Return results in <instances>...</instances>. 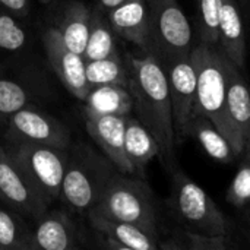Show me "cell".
Listing matches in <instances>:
<instances>
[{
  "instance_id": "cell-12",
  "label": "cell",
  "mask_w": 250,
  "mask_h": 250,
  "mask_svg": "<svg viewBox=\"0 0 250 250\" xmlns=\"http://www.w3.org/2000/svg\"><path fill=\"white\" fill-rule=\"evenodd\" d=\"M42 44L47 59L57 78L62 81V83L72 95L83 101L86 94L89 92L83 57L72 51L63 42L57 28H47L44 31Z\"/></svg>"
},
{
  "instance_id": "cell-23",
  "label": "cell",
  "mask_w": 250,
  "mask_h": 250,
  "mask_svg": "<svg viewBox=\"0 0 250 250\" xmlns=\"http://www.w3.org/2000/svg\"><path fill=\"white\" fill-rule=\"evenodd\" d=\"M85 75L89 89L101 85H122L129 88V69L119 53L85 62Z\"/></svg>"
},
{
  "instance_id": "cell-28",
  "label": "cell",
  "mask_w": 250,
  "mask_h": 250,
  "mask_svg": "<svg viewBox=\"0 0 250 250\" xmlns=\"http://www.w3.org/2000/svg\"><path fill=\"white\" fill-rule=\"evenodd\" d=\"M7 7L0 4V50L18 51L26 44V32Z\"/></svg>"
},
{
  "instance_id": "cell-34",
  "label": "cell",
  "mask_w": 250,
  "mask_h": 250,
  "mask_svg": "<svg viewBox=\"0 0 250 250\" xmlns=\"http://www.w3.org/2000/svg\"><path fill=\"white\" fill-rule=\"evenodd\" d=\"M246 209H248V214H249V220H250V205L246 208Z\"/></svg>"
},
{
  "instance_id": "cell-13",
  "label": "cell",
  "mask_w": 250,
  "mask_h": 250,
  "mask_svg": "<svg viewBox=\"0 0 250 250\" xmlns=\"http://www.w3.org/2000/svg\"><path fill=\"white\" fill-rule=\"evenodd\" d=\"M85 125L89 136L100 146L111 164L125 174H135L133 167L125 151V129L127 116L94 114L83 111Z\"/></svg>"
},
{
  "instance_id": "cell-11",
  "label": "cell",
  "mask_w": 250,
  "mask_h": 250,
  "mask_svg": "<svg viewBox=\"0 0 250 250\" xmlns=\"http://www.w3.org/2000/svg\"><path fill=\"white\" fill-rule=\"evenodd\" d=\"M227 100L226 114L230 127V142L239 158L250 133V83L243 70L226 56Z\"/></svg>"
},
{
  "instance_id": "cell-14",
  "label": "cell",
  "mask_w": 250,
  "mask_h": 250,
  "mask_svg": "<svg viewBox=\"0 0 250 250\" xmlns=\"http://www.w3.org/2000/svg\"><path fill=\"white\" fill-rule=\"evenodd\" d=\"M92 229L98 233L103 246L113 250H158L161 239L144 229L101 215L88 214Z\"/></svg>"
},
{
  "instance_id": "cell-27",
  "label": "cell",
  "mask_w": 250,
  "mask_h": 250,
  "mask_svg": "<svg viewBox=\"0 0 250 250\" xmlns=\"http://www.w3.org/2000/svg\"><path fill=\"white\" fill-rule=\"evenodd\" d=\"M199 41L218 47V22L221 0H196Z\"/></svg>"
},
{
  "instance_id": "cell-20",
  "label": "cell",
  "mask_w": 250,
  "mask_h": 250,
  "mask_svg": "<svg viewBox=\"0 0 250 250\" xmlns=\"http://www.w3.org/2000/svg\"><path fill=\"white\" fill-rule=\"evenodd\" d=\"M189 135L201 144L204 151L212 160L223 164H231L237 160V155L230 141L207 116L195 114L190 123Z\"/></svg>"
},
{
  "instance_id": "cell-18",
  "label": "cell",
  "mask_w": 250,
  "mask_h": 250,
  "mask_svg": "<svg viewBox=\"0 0 250 250\" xmlns=\"http://www.w3.org/2000/svg\"><path fill=\"white\" fill-rule=\"evenodd\" d=\"M125 151L133 167V173L138 177L145 179L148 164L160 157V145L148 127L130 114L126 117L125 129Z\"/></svg>"
},
{
  "instance_id": "cell-32",
  "label": "cell",
  "mask_w": 250,
  "mask_h": 250,
  "mask_svg": "<svg viewBox=\"0 0 250 250\" xmlns=\"http://www.w3.org/2000/svg\"><path fill=\"white\" fill-rule=\"evenodd\" d=\"M246 146L250 149V133H249V138H248V144H246Z\"/></svg>"
},
{
  "instance_id": "cell-2",
  "label": "cell",
  "mask_w": 250,
  "mask_h": 250,
  "mask_svg": "<svg viewBox=\"0 0 250 250\" xmlns=\"http://www.w3.org/2000/svg\"><path fill=\"white\" fill-rule=\"evenodd\" d=\"M135 224L160 237V215L152 190L142 177L116 171L97 205L88 212Z\"/></svg>"
},
{
  "instance_id": "cell-8",
  "label": "cell",
  "mask_w": 250,
  "mask_h": 250,
  "mask_svg": "<svg viewBox=\"0 0 250 250\" xmlns=\"http://www.w3.org/2000/svg\"><path fill=\"white\" fill-rule=\"evenodd\" d=\"M0 201L15 212L34 220L48 211L51 204L4 146H0Z\"/></svg>"
},
{
  "instance_id": "cell-4",
  "label": "cell",
  "mask_w": 250,
  "mask_h": 250,
  "mask_svg": "<svg viewBox=\"0 0 250 250\" xmlns=\"http://www.w3.org/2000/svg\"><path fill=\"white\" fill-rule=\"evenodd\" d=\"M168 171L171 179L167 204L179 226L207 236H227V220L208 192L179 166Z\"/></svg>"
},
{
  "instance_id": "cell-7",
  "label": "cell",
  "mask_w": 250,
  "mask_h": 250,
  "mask_svg": "<svg viewBox=\"0 0 250 250\" xmlns=\"http://www.w3.org/2000/svg\"><path fill=\"white\" fill-rule=\"evenodd\" d=\"M3 146L51 202L60 199L67 149L15 141Z\"/></svg>"
},
{
  "instance_id": "cell-29",
  "label": "cell",
  "mask_w": 250,
  "mask_h": 250,
  "mask_svg": "<svg viewBox=\"0 0 250 250\" xmlns=\"http://www.w3.org/2000/svg\"><path fill=\"white\" fill-rule=\"evenodd\" d=\"M28 91L19 82L0 76V116L7 117L26 107Z\"/></svg>"
},
{
  "instance_id": "cell-15",
  "label": "cell",
  "mask_w": 250,
  "mask_h": 250,
  "mask_svg": "<svg viewBox=\"0 0 250 250\" xmlns=\"http://www.w3.org/2000/svg\"><path fill=\"white\" fill-rule=\"evenodd\" d=\"M218 47L242 70L246 67V32L237 0H221L218 22Z\"/></svg>"
},
{
  "instance_id": "cell-6",
  "label": "cell",
  "mask_w": 250,
  "mask_h": 250,
  "mask_svg": "<svg viewBox=\"0 0 250 250\" xmlns=\"http://www.w3.org/2000/svg\"><path fill=\"white\" fill-rule=\"evenodd\" d=\"M149 37L145 53L160 62L189 57L195 45L192 25L177 0H146Z\"/></svg>"
},
{
  "instance_id": "cell-24",
  "label": "cell",
  "mask_w": 250,
  "mask_h": 250,
  "mask_svg": "<svg viewBox=\"0 0 250 250\" xmlns=\"http://www.w3.org/2000/svg\"><path fill=\"white\" fill-rule=\"evenodd\" d=\"M0 248L10 250H34L32 230L22 215L10 208L0 207Z\"/></svg>"
},
{
  "instance_id": "cell-25",
  "label": "cell",
  "mask_w": 250,
  "mask_h": 250,
  "mask_svg": "<svg viewBox=\"0 0 250 250\" xmlns=\"http://www.w3.org/2000/svg\"><path fill=\"white\" fill-rule=\"evenodd\" d=\"M233 248L227 236H207L179 227L170 239L160 243L161 250H229Z\"/></svg>"
},
{
  "instance_id": "cell-3",
  "label": "cell",
  "mask_w": 250,
  "mask_h": 250,
  "mask_svg": "<svg viewBox=\"0 0 250 250\" xmlns=\"http://www.w3.org/2000/svg\"><path fill=\"white\" fill-rule=\"evenodd\" d=\"M116 171L119 170L105 155L79 144L67 152L60 199L76 212H89Z\"/></svg>"
},
{
  "instance_id": "cell-19",
  "label": "cell",
  "mask_w": 250,
  "mask_h": 250,
  "mask_svg": "<svg viewBox=\"0 0 250 250\" xmlns=\"http://www.w3.org/2000/svg\"><path fill=\"white\" fill-rule=\"evenodd\" d=\"M83 111L94 114L129 116L133 111V97L127 86L101 85L94 86L86 94Z\"/></svg>"
},
{
  "instance_id": "cell-35",
  "label": "cell",
  "mask_w": 250,
  "mask_h": 250,
  "mask_svg": "<svg viewBox=\"0 0 250 250\" xmlns=\"http://www.w3.org/2000/svg\"><path fill=\"white\" fill-rule=\"evenodd\" d=\"M0 250H1V248H0Z\"/></svg>"
},
{
  "instance_id": "cell-22",
  "label": "cell",
  "mask_w": 250,
  "mask_h": 250,
  "mask_svg": "<svg viewBox=\"0 0 250 250\" xmlns=\"http://www.w3.org/2000/svg\"><path fill=\"white\" fill-rule=\"evenodd\" d=\"M116 32L113 31L108 18H105L101 12H91V23L88 41L83 50V60L91 62L97 59H104L119 53L116 44Z\"/></svg>"
},
{
  "instance_id": "cell-30",
  "label": "cell",
  "mask_w": 250,
  "mask_h": 250,
  "mask_svg": "<svg viewBox=\"0 0 250 250\" xmlns=\"http://www.w3.org/2000/svg\"><path fill=\"white\" fill-rule=\"evenodd\" d=\"M0 4L7 7L16 16H26L29 10L28 0H0Z\"/></svg>"
},
{
  "instance_id": "cell-21",
  "label": "cell",
  "mask_w": 250,
  "mask_h": 250,
  "mask_svg": "<svg viewBox=\"0 0 250 250\" xmlns=\"http://www.w3.org/2000/svg\"><path fill=\"white\" fill-rule=\"evenodd\" d=\"M89 23H91V10L79 3L73 1L64 10L63 19L59 25V32L63 42L75 53L83 54L88 34H89Z\"/></svg>"
},
{
  "instance_id": "cell-33",
  "label": "cell",
  "mask_w": 250,
  "mask_h": 250,
  "mask_svg": "<svg viewBox=\"0 0 250 250\" xmlns=\"http://www.w3.org/2000/svg\"><path fill=\"white\" fill-rule=\"evenodd\" d=\"M40 1H41V3H44V4H47V3H50L51 0H40Z\"/></svg>"
},
{
  "instance_id": "cell-1",
  "label": "cell",
  "mask_w": 250,
  "mask_h": 250,
  "mask_svg": "<svg viewBox=\"0 0 250 250\" xmlns=\"http://www.w3.org/2000/svg\"><path fill=\"white\" fill-rule=\"evenodd\" d=\"M129 89L136 117L148 127L160 145V158L167 170L177 166L173 110L166 70L149 53L127 56Z\"/></svg>"
},
{
  "instance_id": "cell-9",
  "label": "cell",
  "mask_w": 250,
  "mask_h": 250,
  "mask_svg": "<svg viewBox=\"0 0 250 250\" xmlns=\"http://www.w3.org/2000/svg\"><path fill=\"white\" fill-rule=\"evenodd\" d=\"M170 91L176 145L190 138V123L196 114V72L189 57L161 62Z\"/></svg>"
},
{
  "instance_id": "cell-10",
  "label": "cell",
  "mask_w": 250,
  "mask_h": 250,
  "mask_svg": "<svg viewBox=\"0 0 250 250\" xmlns=\"http://www.w3.org/2000/svg\"><path fill=\"white\" fill-rule=\"evenodd\" d=\"M7 138L15 142L45 145L59 149L70 146V133L63 123L41 110L29 107H23L9 116Z\"/></svg>"
},
{
  "instance_id": "cell-16",
  "label": "cell",
  "mask_w": 250,
  "mask_h": 250,
  "mask_svg": "<svg viewBox=\"0 0 250 250\" xmlns=\"http://www.w3.org/2000/svg\"><path fill=\"white\" fill-rule=\"evenodd\" d=\"M108 22L116 35L138 45L144 53L149 37V12L146 0H125L108 13Z\"/></svg>"
},
{
  "instance_id": "cell-26",
  "label": "cell",
  "mask_w": 250,
  "mask_h": 250,
  "mask_svg": "<svg viewBox=\"0 0 250 250\" xmlns=\"http://www.w3.org/2000/svg\"><path fill=\"white\" fill-rule=\"evenodd\" d=\"M239 158V168L227 189L226 199L234 208H248L250 205V149L248 146Z\"/></svg>"
},
{
  "instance_id": "cell-17",
  "label": "cell",
  "mask_w": 250,
  "mask_h": 250,
  "mask_svg": "<svg viewBox=\"0 0 250 250\" xmlns=\"http://www.w3.org/2000/svg\"><path fill=\"white\" fill-rule=\"evenodd\" d=\"M35 249L69 250L79 248L78 229L63 211H45L32 230Z\"/></svg>"
},
{
  "instance_id": "cell-31",
  "label": "cell",
  "mask_w": 250,
  "mask_h": 250,
  "mask_svg": "<svg viewBox=\"0 0 250 250\" xmlns=\"http://www.w3.org/2000/svg\"><path fill=\"white\" fill-rule=\"evenodd\" d=\"M125 0H100L101 3V7L103 9H107V10H111L114 7H117L119 4H122Z\"/></svg>"
},
{
  "instance_id": "cell-5",
  "label": "cell",
  "mask_w": 250,
  "mask_h": 250,
  "mask_svg": "<svg viewBox=\"0 0 250 250\" xmlns=\"http://www.w3.org/2000/svg\"><path fill=\"white\" fill-rule=\"evenodd\" d=\"M190 60L196 72V114L207 116L230 141L226 114V54L217 45L196 41L190 51Z\"/></svg>"
}]
</instances>
